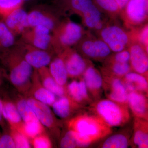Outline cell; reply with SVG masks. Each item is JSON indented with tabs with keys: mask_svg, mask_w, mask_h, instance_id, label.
I'll return each mask as SVG.
<instances>
[{
	"mask_svg": "<svg viewBox=\"0 0 148 148\" xmlns=\"http://www.w3.org/2000/svg\"><path fill=\"white\" fill-rule=\"evenodd\" d=\"M56 10L45 5L36 7L28 12L29 28L36 26H44L52 32L58 26L61 20Z\"/></svg>",
	"mask_w": 148,
	"mask_h": 148,
	"instance_id": "cell-5",
	"label": "cell"
},
{
	"mask_svg": "<svg viewBox=\"0 0 148 148\" xmlns=\"http://www.w3.org/2000/svg\"><path fill=\"white\" fill-rule=\"evenodd\" d=\"M121 10H123L125 8L129 0H115Z\"/></svg>",
	"mask_w": 148,
	"mask_h": 148,
	"instance_id": "cell-39",
	"label": "cell"
},
{
	"mask_svg": "<svg viewBox=\"0 0 148 148\" xmlns=\"http://www.w3.org/2000/svg\"><path fill=\"white\" fill-rule=\"evenodd\" d=\"M5 71L2 68H0V86L2 84L4 78L5 76Z\"/></svg>",
	"mask_w": 148,
	"mask_h": 148,
	"instance_id": "cell-41",
	"label": "cell"
},
{
	"mask_svg": "<svg viewBox=\"0 0 148 148\" xmlns=\"http://www.w3.org/2000/svg\"><path fill=\"white\" fill-rule=\"evenodd\" d=\"M52 33V48L57 55L75 45L84 36L82 26L69 19L61 21Z\"/></svg>",
	"mask_w": 148,
	"mask_h": 148,
	"instance_id": "cell-4",
	"label": "cell"
},
{
	"mask_svg": "<svg viewBox=\"0 0 148 148\" xmlns=\"http://www.w3.org/2000/svg\"><path fill=\"white\" fill-rule=\"evenodd\" d=\"M69 130L77 132L87 139L91 145L110 135L112 128L94 114L80 115L68 123Z\"/></svg>",
	"mask_w": 148,
	"mask_h": 148,
	"instance_id": "cell-2",
	"label": "cell"
},
{
	"mask_svg": "<svg viewBox=\"0 0 148 148\" xmlns=\"http://www.w3.org/2000/svg\"><path fill=\"white\" fill-rule=\"evenodd\" d=\"M15 103L24 122L38 120L27 100L19 98Z\"/></svg>",
	"mask_w": 148,
	"mask_h": 148,
	"instance_id": "cell-29",
	"label": "cell"
},
{
	"mask_svg": "<svg viewBox=\"0 0 148 148\" xmlns=\"http://www.w3.org/2000/svg\"><path fill=\"white\" fill-rule=\"evenodd\" d=\"M147 12L148 14V0H147Z\"/></svg>",
	"mask_w": 148,
	"mask_h": 148,
	"instance_id": "cell-44",
	"label": "cell"
},
{
	"mask_svg": "<svg viewBox=\"0 0 148 148\" xmlns=\"http://www.w3.org/2000/svg\"><path fill=\"white\" fill-rule=\"evenodd\" d=\"M131 143L135 147L148 148V119L134 117Z\"/></svg>",
	"mask_w": 148,
	"mask_h": 148,
	"instance_id": "cell-17",
	"label": "cell"
},
{
	"mask_svg": "<svg viewBox=\"0 0 148 148\" xmlns=\"http://www.w3.org/2000/svg\"><path fill=\"white\" fill-rule=\"evenodd\" d=\"M32 1H34V0H23V1H24V3L26 2Z\"/></svg>",
	"mask_w": 148,
	"mask_h": 148,
	"instance_id": "cell-43",
	"label": "cell"
},
{
	"mask_svg": "<svg viewBox=\"0 0 148 148\" xmlns=\"http://www.w3.org/2000/svg\"><path fill=\"white\" fill-rule=\"evenodd\" d=\"M82 76L89 94L93 98H98L103 89L104 80L102 75L95 67L89 66Z\"/></svg>",
	"mask_w": 148,
	"mask_h": 148,
	"instance_id": "cell-16",
	"label": "cell"
},
{
	"mask_svg": "<svg viewBox=\"0 0 148 148\" xmlns=\"http://www.w3.org/2000/svg\"><path fill=\"white\" fill-rule=\"evenodd\" d=\"M16 148L11 134L4 133L0 137V148Z\"/></svg>",
	"mask_w": 148,
	"mask_h": 148,
	"instance_id": "cell-37",
	"label": "cell"
},
{
	"mask_svg": "<svg viewBox=\"0 0 148 148\" xmlns=\"http://www.w3.org/2000/svg\"><path fill=\"white\" fill-rule=\"evenodd\" d=\"M0 59L8 69V77L12 84L19 90L26 87L32 78L33 68L16 45L3 54Z\"/></svg>",
	"mask_w": 148,
	"mask_h": 148,
	"instance_id": "cell-1",
	"label": "cell"
},
{
	"mask_svg": "<svg viewBox=\"0 0 148 148\" xmlns=\"http://www.w3.org/2000/svg\"><path fill=\"white\" fill-rule=\"evenodd\" d=\"M27 100L37 118L43 125L47 127H52L54 119L52 112L49 106L34 98H29Z\"/></svg>",
	"mask_w": 148,
	"mask_h": 148,
	"instance_id": "cell-20",
	"label": "cell"
},
{
	"mask_svg": "<svg viewBox=\"0 0 148 148\" xmlns=\"http://www.w3.org/2000/svg\"><path fill=\"white\" fill-rule=\"evenodd\" d=\"M123 10L126 20L132 26H140L148 19L147 0H129Z\"/></svg>",
	"mask_w": 148,
	"mask_h": 148,
	"instance_id": "cell-12",
	"label": "cell"
},
{
	"mask_svg": "<svg viewBox=\"0 0 148 148\" xmlns=\"http://www.w3.org/2000/svg\"><path fill=\"white\" fill-rule=\"evenodd\" d=\"M78 106L75 102L67 95L58 97L52 106L53 112L57 116L62 119L69 117L74 108Z\"/></svg>",
	"mask_w": 148,
	"mask_h": 148,
	"instance_id": "cell-24",
	"label": "cell"
},
{
	"mask_svg": "<svg viewBox=\"0 0 148 148\" xmlns=\"http://www.w3.org/2000/svg\"><path fill=\"white\" fill-rule=\"evenodd\" d=\"M32 145L35 148H50L52 146L49 138L42 134L32 139Z\"/></svg>",
	"mask_w": 148,
	"mask_h": 148,
	"instance_id": "cell-36",
	"label": "cell"
},
{
	"mask_svg": "<svg viewBox=\"0 0 148 148\" xmlns=\"http://www.w3.org/2000/svg\"><path fill=\"white\" fill-rule=\"evenodd\" d=\"M3 114L4 119L10 125V128L17 129L23 123L16 104L7 98L2 99Z\"/></svg>",
	"mask_w": 148,
	"mask_h": 148,
	"instance_id": "cell-22",
	"label": "cell"
},
{
	"mask_svg": "<svg viewBox=\"0 0 148 148\" xmlns=\"http://www.w3.org/2000/svg\"><path fill=\"white\" fill-rule=\"evenodd\" d=\"M43 129V125L38 120L27 122H23L20 127L16 130L22 132L28 138L33 139L42 134Z\"/></svg>",
	"mask_w": 148,
	"mask_h": 148,
	"instance_id": "cell-27",
	"label": "cell"
},
{
	"mask_svg": "<svg viewBox=\"0 0 148 148\" xmlns=\"http://www.w3.org/2000/svg\"><path fill=\"white\" fill-rule=\"evenodd\" d=\"M122 79L128 92L136 91L148 96V83L145 76L132 71L126 74Z\"/></svg>",
	"mask_w": 148,
	"mask_h": 148,
	"instance_id": "cell-18",
	"label": "cell"
},
{
	"mask_svg": "<svg viewBox=\"0 0 148 148\" xmlns=\"http://www.w3.org/2000/svg\"><path fill=\"white\" fill-rule=\"evenodd\" d=\"M75 45L83 55L96 60L106 58L112 51L103 40L90 39L84 36Z\"/></svg>",
	"mask_w": 148,
	"mask_h": 148,
	"instance_id": "cell-9",
	"label": "cell"
},
{
	"mask_svg": "<svg viewBox=\"0 0 148 148\" xmlns=\"http://www.w3.org/2000/svg\"><path fill=\"white\" fill-rule=\"evenodd\" d=\"M103 89L107 98L124 105H127L128 92L125 86L122 78L106 75L103 77Z\"/></svg>",
	"mask_w": 148,
	"mask_h": 148,
	"instance_id": "cell-11",
	"label": "cell"
},
{
	"mask_svg": "<svg viewBox=\"0 0 148 148\" xmlns=\"http://www.w3.org/2000/svg\"><path fill=\"white\" fill-rule=\"evenodd\" d=\"M60 146L64 148H78L76 140L73 131L69 130L66 132L61 140Z\"/></svg>",
	"mask_w": 148,
	"mask_h": 148,
	"instance_id": "cell-34",
	"label": "cell"
},
{
	"mask_svg": "<svg viewBox=\"0 0 148 148\" xmlns=\"http://www.w3.org/2000/svg\"><path fill=\"white\" fill-rule=\"evenodd\" d=\"M91 110L94 114L111 127H123L130 119V110L127 105L106 99H99L92 103Z\"/></svg>",
	"mask_w": 148,
	"mask_h": 148,
	"instance_id": "cell-3",
	"label": "cell"
},
{
	"mask_svg": "<svg viewBox=\"0 0 148 148\" xmlns=\"http://www.w3.org/2000/svg\"><path fill=\"white\" fill-rule=\"evenodd\" d=\"M33 95V98L48 106H52L57 99L56 95L44 87L42 84L35 88Z\"/></svg>",
	"mask_w": 148,
	"mask_h": 148,
	"instance_id": "cell-28",
	"label": "cell"
},
{
	"mask_svg": "<svg viewBox=\"0 0 148 148\" xmlns=\"http://www.w3.org/2000/svg\"><path fill=\"white\" fill-rule=\"evenodd\" d=\"M110 73L107 75L113 76L121 78H123L132 70L129 63H119L112 61L110 66Z\"/></svg>",
	"mask_w": 148,
	"mask_h": 148,
	"instance_id": "cell-31",
	"label": "cell"
},
{
	"mask_svg": "<svg viewBox=\"0 0 148 148\" xmlns=\"http://www.w3.org/2000/svg\"><path fill=\"white\" fill-rule=\"evenodd\" d=\"M15 45L33 69L38 70L47 67L52 60L51 52L36 47L21 40L16 41Z\"/></svg>",
	"mask_w": 148,
	"mask_h": 148,
	"instance_id": "cell-6",
	"label": "cell"
},
{
	"mask_svg": "<svg viewBox=\"0 0 148 148\" xmlns=\"http://www.w3.org/2000/svg\"><path fill=\"white\" fill-rule=\"evenodd\" d=\"M4 119L3 114V100L2 98L0 97V124L3 125V121Z\"/></svg>",
	"mask_w": 148,
	"mask_h": 148,
	"instance_id": "cell-40",
	"label": "cell"
},
{
	"mask_svg": "<svg viewBox=\"0 0 148 148\" xmlns=\"http://www.w3.org/2000/svg\"><path fill=\"white\" fill-rule=\"evenodd\" d=\"M23 0H0V17H5L13 11L22 7Z\"/></svg>",
	"mask_w": 148,
	"mask_h": 148,
	"instance_id": "cell-30",
	"label": "cell"
},
{
	"mask_svg": "<svg viewBox=\"0 0 148 148\" xmlns=\"http://www.w3.org/2000/svg\"><path fill=\"white\" fill-rule=\"evenodd\" d=\"M101 10L107 13L115 14L118 13L121 10L115 0H93Z\"/></svg>",
	"mask_w": 148,
	"mask_h": 148,
	"instance_id": "cell-32",
	"label": "cell"
},
{
	"mask_svg": "<svg viewBox=\"0 0 148 148\" xmlns=\"http://www.w3.org/2000/svg\"><path fill=\"white\" fill-rule=\"evenodd\" d=\"M10 133L13 138L16 148H31V144L27 137L17 130L10 128Z\"/></svg>",
	"mask_w": 148,
	"mask_h": 148,
	"instance_id": "cell-33",
	"label": "cell"
},
{
	"mask_svg": "<svg viewBox=\"0 0 148 148\" xmlns=\"http://www.w3.org/2000/svg\"><path fill=\"white\" fill-rule=\"evenodd\" d=\"M130 54L129 50L124 49L116 52L114 56L112 61L119 63H130Z\"/></svg>",
	"mask_w": 148,
	"mask_h": 148,
	"instance_id": "cell-38",
	"label": "cell"
},
{
	"mask_svg": "<svg viewBox=\"0 0 148 148\" xmlns=\"http://www.w3.org/2000/svg\"><path fill=\"white\" fill-rule=\"evenodd\" d=\"M148 118V114H147Z\"/></svg>",
	"mask_w": 148,
	"mask_h": 148,
	"instance_id": "cell-46",
	"label": "cell"
},
{
	"mask_svg": "<svg viewBox=\"0 0 148 148\" xmlns=\"http://www.w3.org/2000/svg\"><path fill=\"white\" fill-rule=\"evenodd\" d=\"M146 77V78H147V79L148 81V74L147 75L145 76Z\"/></svg>",
	"mask_w": 148,
	"mask_h": 148,
	"instance_id": "cell-45",
	"label": "cell"
},
{
	"mask_svg": "<svg viewBox=\"0 0 148 148\" xmlns=\"http://www.w3.org/2000/svg\"><path fill=\"white\" fill-rule=\"evenodd\" d=\"M15 36L4 22L0 20V57L15 45Z\"/></svg>",
	"mask_w": 148,
	"mask_h": 148,
	"instance_id": "cell-25",
	"label": "cell"
},
{
	"mask_svg": "<svg viewBox=\"0 0 148 148\" xmlns=\"http://www.w3.org/2000/svg\"><path fill=\"white\" fill-rule=\"evenodd\" d=\"M28 12L22 7L16 10L1 19L15 36L21 35L24 31L29 29Z\"/></svg>",
	"mask_w": 148,
	"mask_h": 148,
	"instance_id": "cell-14",
	"label": "cell"
},
{
	"mask_svg": "<svg viewBox=\"0 0 148 148\" xmlns=\"http://www.w3.org/2000/svg\"><path fill=\"white\" fill-rule=\"evenodd\" d=\"M127 105L134 117L148 119V97L142 92H128Z\"/></svg>",
	"mask_w": 148,
	"mask_h": 148,
	"instance_id": "cell-15",
	"label": "cell"
},
{
	"mask_svg": "<svg viewBox=\"0 0 148 148\" xmlns=\"http://www.w3.org/2000/svg\"><path fill=\"white\" fill-rule=\"evenodd\" d=\"M131 143L129 137L125 133H116L108 136L101 143L100 147L103 148H126Z\"/></svg>",
	"mask_w": 148,
	"mask_h": 148,
	"instance_id": "cell-26",
	"label": "cell"
},
{
	"mask_svg": "<svg viewBox=\"0 0 148 148\" xmlns=\"http://www.w3.org/2000/svg\"><path fill=\"white\" fill-rule=\"evenodd\" d=\"M130 47V64L132 71L146 76L148 74V55L145 47L136 40Z\"/></svg>",
	"mask_w": 148,
	"mask_h": 148,
	"instance_id": "cell-13",
	"label": "cell"
},
{
	"mask_svg": "<svg viewBox=\"0 0 148 148\" xmlns=\"http://www.w3.org/2000/svg\"><path fill=\"white\" fill-rule=\"evenodd\" d=\"M67 94L78 104L90 101V94L84 80L72 81L66 88Z\"/></svg>",
	"mask_w": 148,
	"mask_h": 148,
	"instance_id": "cell-19",
	"label": "cell"
},
{
	"mask_svg": "<svg viewBox=\"0 0 148 148\" xmlns=\"http://www.w3.org/2000/svg\"><path fill=\"white\" fill-rule=\"evenodd\" d=\"M49 65V69L53 78L58 84L65 87L69 75L63 59L61 56L57 55L51 60Z\"/></svg>",
	"mask_w": 148,
	"mask_h": 148,
	"instance_id": "cell-23",
	"label": "cell"
},
{
	"mask_svg": "<svg viewBox=\"0 0 148 148\" xmlns=\"http://www.w3.org/2000/svg\"><path fill=\"white\" fill-rule=\"evenodd\" d=\"M51 32L47 27L39 25L26 29L21 34L19 40L53 53Z\"/></svg>",
	"mask_w": 148,
	"mask_h": 148,
	"instance_id": "cell-7",
	"label": "cell"
},
{
	"mask_svg": "<svg viewBox=\"0 0 148 148\" xmlns=\"http://www.w3.org/2000/svg\"><path fill=\"white\" fill-rule=\"evenodd\" d=\"M57 55L64 60L69 77L76 78L81 76L88 66L82 55L71 47L66 49Z\"/></svg>",
	"mask_w": 148,
	"mask_h": 148,
	"instance_id": "cell-10",
	"label": "cell"
},
{
	"mask_svg": "<svg viewBox=\"0 0 148 148\" xmlns=\"http://www.w3.org/2000/svg\"><path fill=\"white\" fill-rule=\"evenodd\" d=\"M134 39L138 42L143 47L148 46V23L139 31L135 32L133 36Z\"/></svg>",
	"mask_w": 148,
	"mask_h": 148,
	"instance_id": "cell-35",
	"label": "cell"
},
{
	"mask_svg": "<svg viewBox=\"0 0 148 148\" xmlns=\"http://www.w3.org/2000/svg\"><path fill=\"white\" fill-rule=\"evenodd\" d=\"M37 70L40 81L44 87L53 92L57 97L67 95L66 88L56 82L51 75L49 68L45 67Z\"/></svg>",
	"mask_w": 148,
	"mask_h": 148,
	"instance_id": "cell-21",
	"label": "cell"
},
{
	"mask_svg": "<svg viewBox=\"0 0 148 148\" xmlns=\"http://www.w3.org/2000/svg\"><path fill=\"white\" fill-rule=\"evenodd\" d=\"M0 137H1V136H0Z\"/></svg>",
	"mask_w": 148,
	"mask_h": 148,
	"instance_id": "cell-47",
	"label": "cell"
},
{
	"mask_svg": "<svg viewBox=\"0 0 148 148\" xmlns=\"http://www.w3.org/2000/svg\"><path fill=\"white\" fill-rule=\"evenodd\" d=\"M101 40L106 43L111 51L115 53L125 49L130 43V38L123 29L116 25H111L101 29Z\"/></svg>",
	"mask_w": 148,
	"mask_h": 148,
	"instance_id": "cell-8",
	"label": "cell"
},
{
	"mask_svg": "<svg viewBox=\"0 0 148 148\" xmlns=\"http://www.w3.org/2000/svg\"><path fill=\"white\" fill-rule=\"evenodd\" d=\"M145 47V49L146 52H147V53L148 55V46L145 47Z\"/></svg>",
	"mask_w": 148,
	"mask_h": 148,
	"instance_id": "cell-42",
	"label": "cell"
}]
</instances>
